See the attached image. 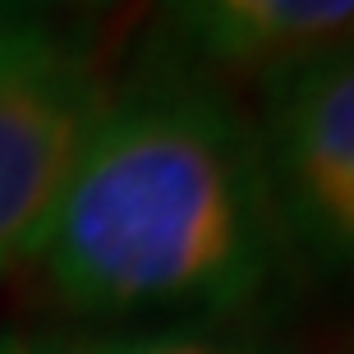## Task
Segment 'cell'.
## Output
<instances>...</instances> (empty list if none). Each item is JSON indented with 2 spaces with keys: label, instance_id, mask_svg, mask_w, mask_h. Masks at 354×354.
Here are the masks:
<instances>
[{
  "label": "cell",
  "instance_id": "1",
  "mask_svg": "<svg viewBox=\"0 0 354 354\" xmlns=\"http://www.w3.org/2000/svg\"><path fill=\"white\" fill-rule=\"evenodd\" d=\"M281 253L253 124L221 88L152 69L111 92L37 263L88 317H235Z\"/></svg>",
  "mask_w": 354,
  "mask_h": 354
},
{
  "label": "cell",
  "instance_id": "2",
  "mask_svg": "<svg viewBox=\"0 0 354 354\" xmlns=\"http://www.w3.org/2000/svg\"><path fill=\"white\" fill-rule=\"evenodd\" d=\"M106 102L83 41L46 19L0 28V281L41 258Z\"/></svg>",
  "mask_w": 354,
  "mask_h": 354
},
{
  "label": "cell",
  "instance_id": "3",
  "mask_svg": "<svg viewBox=\"0 0 354 354\" xmlns=\"http://www.w3.org/2000/svg\"><path fill=\"white\" fill-rule=\"evenodd\" d=\"M258 106L272 203L286 244L331 272L354 267V41L267 69Z\"/></svg>",
  "mask_w": 354,
  "mask_h": 354
},
{
  "label": "cell",
  "instance_id": "4",
  "mask_svg": "<svg viewBox=\"0 0 354 354\" xmlns=\"http://www.w3.org/2000/svg\"><path fill=\"white\" fill-rule=\"evenodd\" d=\"M354 41V0H157V69L198 83L263 79Z\"/></svg>",
  "mask_w": 354,
  "mask_h": 354
},
{
  "label": "cell",
  "instance_id": "5",
  "mask_svg": "<svg viewBox=\"0 0 354 354\" xmlns=\"http://www.w3.org/2000/svg\"><path fill=\"white\" fill-rule=\"evenodd\" d=\"M74 354H276L272 345L225 327H152V331H111Z\"/></svg>",
  "mask_w": 354,
  "mask_h": 354
},
{
  "label": "cell",
  "instance_id": "6",
  "mask_svg": "<svg viewBox=\"0 0 354 354\" xmlns=\"http://www.w3.org/2000/svg\"><path fill=\"white\" fill-rule=\"evenodd\" d=\"M0 354H74V350L46 341H24V336H0Z\"/></svg>",
  "mask_w": 354,
  "mask_h": 354
},
{
  "label": "cell",
  "instance_id": "7",
  "mask_svg": "<svg viewBox=\"0 0 354 354\" xmlns=\"http://www.w3.org/2000/svg\"><path fill=\"white\" fill-rule=\"evenodd\" d=\"M102 5H111V0H28V10L41 19V10H69V14H92L102 10Z\"/></svg>",
  "mask_w": 354,
  "mask_h": 354
},
{
  "label": "cell",
  "instance_id": "8",
  "mask_svg": "<svg viewBox=\"0 0 354 354\" xmlns=\"http://www.w3.org/2000/svg\"><path fill=\"white\" fill-rule=\"evenodd\" d=\"M19 19H37V14L28 10V0H0V28L19 24Z\"/></svg>",
  "mask_w": 354,
  "mask_h": 354
}]
</instances>
